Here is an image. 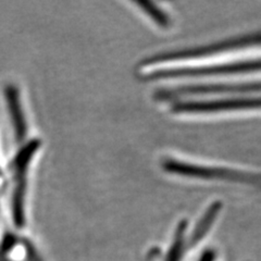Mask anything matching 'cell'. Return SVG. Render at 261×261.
Listing matches in <instances>:
<instances>
[{"label": "cell", "instance_id": "6da1fadb", "mask_svg": "<svg viewBox=\"0 0 261 261\" xmlns=\"http://www.w3.org/2000/svg\"><path fill=\"white\" fill-rule=\"evenodd\" d=\"M38 141H31L22 147L14 160L13 170V194H12V216L16 227H23L25 223L24 217V199L27 191L28 171L33 156L38 149Z\"/></svg>", "mask_w": 261, "mask_h": 261}, {"label": "cell", "instance_id": "7a4b0ae2", "mask_svg": "<svg viewBox=\"0 0 261 261\" xmlns=\"http://www.w3.org/2000/svg\"><path fill=\"white\" fill-rule=\"evenodd\" d=\"M29 252H30V254H29V255H30V258H31V261H40V260H39V259H38V257H37V256H36V255H35V254H34V252H33V251H32V250H30V251H29Z\"/></svg>", "mask_w": 261, "mask_h": 261}]
</instances>
